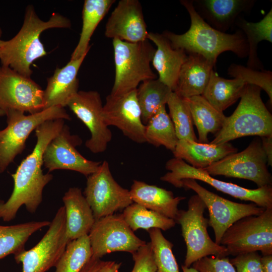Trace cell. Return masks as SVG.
<instances>
[{
	"instance_id": "1",
	"label": "cell",
	"mask_w": 272,
	"mask_h": 272,
	"mask_svg": "<svg viewBox=\"0 0 272 272\" xmlns=\"http://www.w3.org/2000/svg\"><path fill=\"white\" fill-rule=\"evenodd\" d=\"M64 125L63 119L45 121L35 130L37 142L32 152L12 174L14 188L6 202L0 200V219L9 222L13 220L19 209L25 206L30 213H35L42 201L44 187L52 179L49 173L44 174L43 155L51 140Z\"/></svg>"
},
{
	"instance_id": "2",
	"label": "cell",
	"mask_w": 272,
	"mask_h": 272,
	"mask_svg": "<svg viewBox=\"0 0 272 272\" xmlns=\"http://www.w3.org/2000/svg\"><path fill=\"white\" fill-rule=\"evenodd\" d=\"M180 3L190 16L189 29L182 34L168 31L162 33L174 48L182 49L187 54H198L215 64L218 56L225 51H232L240 58L248 55V44L241 30L239 29L233 34L218 31L199 16L192 1L182 0Z\"/></svg>"
},
{
	"instance_id": "3",
	"label": "cell",
	"mask_w": 272,
	"mask_h": 272,
	"mask_svg": "<svg viewBox=\"0 0 272 272\" xmlns=\"http://www.w3.org/2000/svg\"><path fill=\"white\" fill-rule=\"evenodd\" d=\"M71 22L66 17L54 13L48 20H42L33 6L26 7L23 25L18 33L0 44L1 65L9 67L22 75L31 78V64L47 54L40 40V34L51 28H70Z\"/></svg>"
},
{
	"instance_id": "4",
	"label": "cell",
	"mask_w": 272,
	"mask_h": 272,
	"mask_svg": "<svg viewBox=\"0 0 272 272\" xmlns=\"http://www.w3.org/2000/svg\"><path fill=\"white\" fill-rule=\"evenodd\" d=\"M261 89L247 84L233 114L226 117L221 129L210 143L221 144L251 135H272V115L260 96Z\"/></svg>"
},
{
	"instance_id": "5",
	"label": "cell",
	"mask_w": 272,
	"mask_h": 272,
	"mask_svg": "<svg viewBox=\"0 0 272 272\" xmlns=\"http://www.w3.org/2000/svg\"><path fill=\"white\" fill-rule=\"evenodd\" d=\"M115 78L110 94L122 95L136 90L142 83L157 79L151 63L155 51L148 39L131 43L113 39Z\"/></svg>"
},
{
	"instance_id": "6",
	"label": "cell",
	"mask_w": 272,
	"mask_h": 272,
	"mask_svg": "<svg viewBox=\"0 0 272 272\" xmlns=\"http://www.w3.org/2000/svg\"><path fill=\"white\" fill-rule=\"evenodd\" d=\"M206 206L197 195L191 196L187 210H179L175 220L180 225L186 245L184 265L189 267L195 261L206 256L227 257L225 247L213 241L208 232V219L203 216Z\"/></svg>"
},
{
	"instance_id": "7",
	"label": "cell",
	"mask_w": 272,
	"mask_h": 272,
	"mask_svg": "<svg viewBox=\"0 0 272 272\" xmlns=\"http://www.w3.org/2000/svg\"><path fill=\"white\" fill-rule=\"evenodd\" d=\"M7 126L0 130V173H3L25 147L30 134L40 124L50 120H71L63 107H52L33 114L25 115L16 110L6 112Z\"/></svg>"
},
{
	"instance_id": "8",
	"label": "cell",
	"mask_w": 272,
	"mask_h": 272,
	"mask_svg": "<svg viewBox=\"0 0 272 272\" xmlns=\"http://www.w3.org/2000/svg\"><path fill=\"white\" fill-rule=\"evenodd\" d=\"M220 245L226 247L228 255L258 251L262 255L272 254V208L236 221L225 232Z\"/></svg>"
},
{
	"instance_id": "9",
	"label": "cell",
	"mask_w": 272,
	"mask_h": 272,
	"mask_svg": "<svg viewBox=\"0 0 272 272\" xmlns=\"http://www.w3.org/2000/svg\"><path fill=\"white\" fill-rule=\"evenodd\" d=\"M169 171L160 179L178 188L184 179H193L206 182L217 190L228 194L236 198L250 201L264 209L272 208L271 185L248 189L232 183L224 182L214 178L202 169L194 168L183 160L174 157L166 163Z\"/></svg>"
},
{
	"instance_id": "10",
	"label": "cell",
	"mask_w": 272,
	"mask_h": 272,
	"mask_svg": "<svg viewBox=\"0 0 272 272\" xmlns=\"http://www.w3.org/2000/svg\"><path fill=\"white\" fill-rule=\"evenodd\" d=\"M267 166L260 138L256 137L243 151L230 154L202 169L212 176L223 175L245 179L261 187L272 184L271 175Z\"/></svg>"
},
{
	"instance_id": "11",
	"label": "cell",
	"mask_w": 272,
	"mask_h": 272,
	"mask_svg": "<svg viewBox=\"0 0 272 272\" xmlns=\"http://www.w3.org/2000/svg\"><path fill=\"white\" fill-rule=\"evenodd\" d=\"M69 242L65 210L62 206L57 210L39 242L29 250L15 254L14 258L17 263L22 264V272H46L55 267Z\"/></svg>"
},
{
	"instance_id": "12",
	"label": "cell",
	"mask_w": 272,
	"mask_h": 272,
	"mask_svg": "<svg viewBox=\"0 0 272 272\" xmlns=\"http://www.w3.org/2000/svg\"><path fill=\"white\" fill-rule=\"evenodd\" d=\"M84 196L90 206L95 220L124 209L133 203L129 190L114 179L106 161L87 177Z\"/></svg>"
},
{
	"instance_id": "13",
	"label": "cell",
	"mask_w": 272,
	"mask_h": 272,
	"mask_svg": "<svg viewBox=\"0 0 272 272\" xmlns=\"http://www.w3.org/2000/svg\"><path fill=\"white\" fill-rule=\"evenodd\" d=\"M191 189L205 202L209 213V226L214 232L215 243L220 245L225 232L238 220L249 216H258L265 209L254 203L246 204L235 202L225 199L204 188L196 180L184 179L178 188Z\"/></svg>"
},
{
	"instance_id": "14",
	"label": "cell",
	"mask_w": 272,
	"mask_h": 272,
	"mask_svg": "<svg viewBox=\"0 0 272 272\" xmlns=\"http://www.w3.org/2000/svg\"><path fill=\"white\" fill-rule=\"evenodd\" d=\"M88 236L92 257L98 258L115 251L132 254L147 243L134 234L121 214L95 220Z\"/></svg>"
},
{
	"instance_id": "15",
	"label": "cell",
	"mask_w": 272,
	"mask_h": 272,
	"mask_svg": "<svg viewBox=\"0 0 272 272\" xmlns=\"http://www.w3.org/2000/svg\"><path fill=\"white\" fill-rule=\"evenodd\" d=\"M43 90L31 78L0 66V109L33 114L43 110Z\"/></svg>"
},
{
	"instance_id": "16",
	"label": "cell",
	"mask_w": 272,
	"mask_h": 272,
	"mask_svg": "<svg viewBox=\"0 0 272 272\" xmlns=\"http://www.w3.org/2000/svg\"><path fill=\"white\" fill-rule=\"evenodd\" d=\"M82 143L80 137L72 134L69 126L64 125L44 151L43 165L48 173L58 169L70 170L88 177L95 172L101 162L83 157L76 149Z\"/></svg>"
},
{
	"instance_id": "17",
	"label": "cell",
	"mask_w": 272,
	"mask_h": 272,
	"mask_svg": "<svg viewBox=\"0 0 272 272\" xmlns=\"http://www.w3.org/2000/svg\"><path fill=\"white\" fill-rule=\"evenodd\" d=\"M66 106L90 132L91 137L86 141V147L95 154L105 152L112 134L102 117L103 105L100 94L96 91H79Z\"/></svg>"
},
{
	"instance_id": "18",
	"label": "cell",
	"mask_w": 272,
	"mask_h": 272,
	"mask_svg": "<svg viewBox=\"0 0 272 272\" xmlns=\"http://www.w3.org/2000/svg\"><path fill=\"white\" fill-rule=\"evenodd\" d=\"M102 117L108 126H116L130 140L138 144L146 143V125L142 119L137 89L122 95H108Z\"/></svg>"
},
{
	"instance_id": "19",
	"label": "cell",
	"mask_w": 272,
	"mask_h": 272,
	"mask_svg": "<svg viewBox=\"0 0 272 272\" xmlns=\"http://www.w3.org/2000/svg\"><path fill=\"white\" fill-rule=\"evenodd\" d=\"M148 33L140 2L121 0L107 20L104 34L112 40L136 43L148 39Z\"/></svg>"
},
{
	"instance_id": "20",
	"label": "cell",
	"mask_w": 272,
	"mask_h": 272,
	"mask_svg": "<svg viewBox=\"0 0 272 272\" xmlns=\"http://www.w3.org/2000/svg\"><path fill=\"white\" fill-rule=\"evenodd\" d=\"M254 0H194L193 7L209 25L225 33L242 13H249Z\"/></svg>"
},
{
	"instance_id": "21",
	"label": "cell",
	"mask_w": 272,
	"mask_h": 272,
	"mask_svg": "<svg viewBox=\"0 0 272 272\" xmlns=\"http://www.w3.org/2000/svg\"><path fill=\"white\" fill-rule=\"evenodd\" d=\"M87 54L70 61L62 68L57 67L47 80L43 90V110L54 106L64 107L79 91V70Z\"/></svg>"
},
{
	"instance_id": "22",
	"label": "cell",
	"mask_w": 272,
	"mask_h": 272,
	"mask_svg": "<svg viewBox=\"0 0 272 272\" xmlns=\"http://www.w3.org/2000/svg\"><path fill=\"white\" fill-rule=\"evenodd\" d=\"M147 39L157 47L152 63L158 73V79L174 92L180 69L188 54L182 49L174 48L163 34L149 32Z\"/></svg>"
},
{
	"instance_id": "23",
	"label": "cell",
	"mask_w": 272,
	"mask_h": 272,
	"mask_svg": "<svg viewBox=\"0 0 272 272\" xmlns=\"http://www.w3.org/2000/svg\"><path fill=\"white\" fill-rule=\"evenodd\" d=\"M62 201L68 240L72 241L88 235L95 219L81 189L76 187L70 188L64 193Z\"/></svg>"
},
{
	"instance_id": "24",
	"label": "cell",
	"mask_w": 272,
	"mask_h": 272,
	"mask_svg": "<svg viewBox=\"0 0 272 272\" xmlns=\"http://www.w3.org/2000/svg\"><path fill=\"white\" fill-rule=\"evenodd\" d=\"M215 65L201 55L188 54L180 69L174 92L183 98L202 95Z\"/></svg>"
},
{
	"instance_id": "25",
	"label": "cell",
	"mask_w": 272,
	"mask_h": 272,
	"mask_svg": "<svg viewBox=\"0 0 272 272\" xmlns=\"http://www.w3.org/2000/svg\"><path fill=\"white\" fill-rule=\"evenodd\" d=\"M129 192L133 202L174 221L179 211V203L186 198L175 197L171 191L137 180H133Z\"/></svg>"
},
{
	"instance_id": "26",
	"label": "cell",
	"mask_w": 272,
	"mask_h": 272,
	"mask_svg": "<svg viewBox=\"0 0 272 272\" xmlns=\"http://www.w3.org/2000/svg\"><path fill=\"white\" fill-rule=\"evenodd\" d=\"M237 151L229 142L215 145L180 140L173 154L174 157L186 161L194 168L204 169Z\"/></svg>"
},
{
	"instance_id": "27",
	"label": "cell",
	"mask_w": 272,
	"mask_h": 272,
	"mask_svg": "<svg viewBox=\"0 0 272 272\" xmlns=\"http://www.w3.org/2000/svg\"><path fill=\"white\" fill-rule=\"evenodd\" d=\"M184 99L190 111L193 123L197 129L198 142L209 143L208 134H216L222 128L226 116L213 107L201 95Z\"/></svg>"
},
{
	"instance_id": "28",
	"label": "cell",
	"mask_w": 272,
	"mask_h": 272,
	"mask_svg": "<svg viewBox=\"0 0 272 272\" xmlns=\"http://www.w3.org/2000/svg\"><path fill=\"white\" fill-rule=\"evenodd\" d=\"M247 84L242 79H226L213 70L208 84L201 95L220 112L233 104L240 98Z\"/></svg>"
},
{
	"instance_id": "29",
	"label": "cell",
	"mask_w": 272,
	"mask_h": 272,
	"mask_svg": "<svg viewBox=\"0 0 272 272\" xmlns=\"http://www.w3.org/2000/svg\"><path fill=\"white\" fill-rule=\"evenodd\" d=\"M114 0H85L82 10V28L79 42L71 59L87 54L91 46L89 42L95 29L105 16Z\"/></svg>"
},
{
	"instance_id": "30",
	"label": "cell",
	"mask_w": 272,
	"mask_h": 272,
	"mask_svg": "<svg viewBox=\"0 0 272 272\" xmlns=\"http://www.w3.org/2000/svg\"><path fill=\"white\" fill-rule=\"evenodd\" d=\"M235 25L244 34L249 46L248 67L256 70H264L257 56V45L262 40L272 42V9L258 22H249L239 16Z\"/></svg>"
},
{
	"instance_id": "31",
	"label": "cell",
	"mask_w": 272,
	"mask_h": 272,
	"mask_svg": "<svg viewBox=\"0 0 272 272\" xmlns=\"http://www.w3.org/2000/svg\"><path fill=\"white\" fill-rule=\"evenodd\" d=\"M50 224L48 221H41L0 226V259L25 250V245L29 237Z\"/></svg>"
},
{
	"instance_id": "32",
	"label": "cell",
	"mask_w": 272,
	"mask_h": 272,
	"mask_svg": "<svg viewBox=\"0 0 272 272\" xmlns=\"http://www.w3.org/2000/svg\"><path fill=\"white\" fill-rule=\"evenodd\" d=\"M172 92L158 78L140 84L137 89V97L145 125L162 106L167 104Z\"/></svg>"
},
{
	"instance_id": "33",
	"label": "cell",
	"mask_w": 272,
	"mask_h": 272,
	"mask_svg": "<svg viewBox=\"0 0 272 272\" xmlns=\"http://www.w3.org/2000/svg\"><path fill=\"white\" fill-rule=\"evenodd\" d=\"M145 125L146 143L156 147L162 146L174 152L178 139L165 105L162 106Z\"/></svg>"
},
{
	"instance_id": "34",
	"label": "cell",
	"mask_w": 272,
	"mask_h": 272,
	"mask_svg": "<svg viewBox=\"0 0 272 272\" xmlns=\"http://www.w3.org/2000/svg\"><path fill=\"white\" fill-rule=\"evenodd\" d=\"M121 214L126 223L133 232L140 229L148 231L151 228L166 231L176 224L173 219L135 202L125 208Z\"/></svg>"
},
{
	"instance_id": "35",
	"label": "cell",
	"mask_w": 272,
	"mask_h": 272,
	"mask_svg": "<svg viewBox=\"0 0 272 272\" xmlns=\"http://www.w3.org/2000/svg\"><path fill=\"white\" fill-rule=\"evenodd\" d=\"M93 255L88 235L68 242L55 272H80Z\"/></svg>"
},
{
	"instance_id": "36",
	"label": "cell",
	"mask_w": 272,
	"mask_h": 272,
	"mask_svg": "<svg viewBox=\"0 0 272 272\" xmlns=\"http://www.w3.org/2000/svg\"><path fill=\"white\" fill-rule=\"evenodd\" d=\"M167 104L169 116L173 122L178 140L198 142L193 127V121L184 98L172 92Z\"/></svg>"
},
{
	"instance_id": "37",
	"label": "cell",
	"mask_w": 272,
	"mask_h": 272,
	"mask_svg": "<svg viewBox=\"0 0 272 272\" xmlns=\"http://www.w3.org/2000/svg\"><path fill=\"white\" fill-rule=\"evenodd\" d=\"M157 272H179L178 265L172 252L173 244L157 228L148 230Z\"/></svg>"
},
{
	"instance_id": "38",
	"label": "cell",
	"mask_w": 272,
	"mask_h": 272,
	"mask_svg": "<svg viewBox=\"0 0 272 272\" xmlns=\"http://www.w3.org/2000/svg\"><path fill=\"white\" fill-rule=\"evenodd\" d=\"M228 74L234 78H239L247 84L255 85L262 89L268 95L272 104V73L269 71L256 70L243 65L232 63Z\"/></svg>"
},
{
	"instance_id": "39",
	"label": "cell",
	"mask_w": 272,
	"mask_h": 272,
	"mask_svg": "<svg viewBox=\"0 0 272 272\" xmlns=\"http://www.w3.org/2000/svg\"><path fill=\"white\" fill-rule=\"evenodd\" d=\"M192 265V267L199 272H236L227 256H206L195 261Z\"/></svg>"
},
{
	"instance_id": "40",
	"label": "cell",
	"mask_w": 272,
	"mask_h": 272,
	"mask_svg": "<svg viewBox=\"0 0 272 272\" xmlns=\"http://www.w3.org/2000/svg\"><path fill=\"white\" fill-rule=\"evenodd\" d=\"M131 254L134 265L131 272H157L150 242Z\"/></svg>"
},
{
	"instance_id": "41",
	"label": "cell",
	"mask_w": 272,
	"mask_h": 272,
	"mask_svg": "<svg viewBox=\"0 0 272 272\" xmlns=\"http://www.w3.org/2000/svg\"><path fill=\"white\" fill-rule=\"evenodd\" d=\"M261 258L257 251H254L239 254L229 260L236 272H262Z\"/></svg>"
},
{
	"instance_id": "42",
	"label": "cell",
	"mask_w": 272,
	"mask_h": 272,
	"mask_svg": "<svg viewBox=\"0 0 272 272\" xmlns=\"http://www.w3.org/2000/svg\"><path fill=\"white\" fill-rule=\"evenodd\" d=\"M121 265V262L105 261L92 256L80 272H118Z\"/></svg>"
},
{
	"instance_id": "43",
	"label": "cell",
	"mask_w": 272,
	"mask_h": 272,
	"mask_svg": "<svg viewBox=\"0 0 272 272\" xmlns=\"http://www.w3.org/2000/svg\"><path fill=\"white\" fill-rule=\"evenodd\" d=\"M262 148L266 156L267 165H272V135L260 137Z\"/></svg>"
},
{
	"instance_id": "44",
	"label": "cell",
	"mask_w": 272,
	"mask_h": 272,
	"mask_svg": "<svg viewBox=\"0 0 272 272\" xmlns=\"http://www.w3.org/2000/svg\"><path fill=\"white\" fill-rule=\"evenodd\" d=\"M261 261L262 272H272V254L262 255Z\"/></svg>"
},
{
	"instance_id": "45",
	"label": "cell",
	"mask_w": 272,
	"mask_h": 272,
	"mask_svg": "<svg viewBox=\"0 0 272 272\" xmlns=\"http://www.w3.org/2000/svg\"><path fill=\"white\" fill-rule=\"evenodd\" d=\"M182 272H199L196 269L192 267H186L184 265H182Z\"/></svg>"
},
{
	"instance_id": "46",
	"label": "cell",
	"mask_w": 272,
	"mask_h": 272,
	"mask_svg": "<svg viewBox=\"0 0 272 272\" xmlns=\"http://www.w3.org/2000/svg\"><path fill=\"white\" fill-rule=\"evenodd\" d=\"M5 115V112L0 109V116Z\"/></svg>"
},
{
	"instance_id": "47",
	"label": "cell",
	"mask_w": 272,
	"mask_h": 272,
	"mask_svg": "<svg viewBox=\"0 0 272 272\" xmlns=\"http://www.w3.org/2000/svg\"><path fill=\"white\" fill-rule=\"evenodd\" d=\"M2 36V30L0 27V44H1V43L2 42V40L1 39Z\"/></svg>"
}]
</instances>
